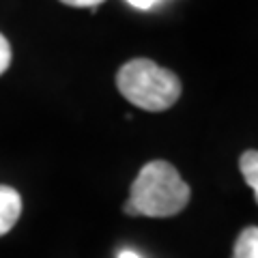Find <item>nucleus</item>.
<instances>
[{"label":"nucleus","mask_w":258,"mask_h":258,"mask_svg":"<svg viewBox=\"0 0 258 258\" xmlns=\"http://www.w3.org/2000/svg\"><path fill=\"white\" fill-rule=\"evenodd\" d=\"M191 198L189 185L181 179L176 168L168 161H149L132 183L129 200L123 211L127 215L172 217L187 207Z\"/></svg>","instance_id":"1"},{"label":"nucleus","mask_w":258,"mask_h":258,"mask_svg":"<svg viewBox=\"0 0 258 258\" xmlns=\"http://www.w3.org/2000/svg\"><path fill=\"white\" fill-rule=\"evenodd\" d=\"M116 86L129 103L147 112H164L181 97V80L149 58H134L116 74Z\"/></svg>","instance_id":"2"},{"label":"nucleus","mask_w":258,"mask_h":258,"mask_svg":"<svg viewBox=\"0 0 258 258\" xmlns=\"http://www.w3.org/2000/svg\"><path fill=\"white\" fill-rule=\"evenodd\" d=\"M22 215V198L9 185H0V237L7 235Z\"/></svg>","instance_id":"3"},{"label":"nucleus","mask_w":258,"mask_h":258,"mask_svg":"<svg viewBox=\"0 0 258 258\" xmlns=\"http://www.w3.org/2000/svg\"><path fill=\"white\" fill-rule=\"evenodd\" d=\"M232 258H258V228L249 226L239 235L235 249H232Z\"/></svg>","instance_id":"4"},{"label":"nucleus","mask_w":258,"mask_h":258,"mask_svg":"<svg viewBox=\"0 0 258 258\" xmlns=\"http://www.w3.org/2000/svg\"><path fill=\"white\" fill-rule=\"evenodd\" d=\"M239 170L243 174L245 183L252 187L254 196L258 198V153L254 149L245 151L243 155L239 157Z\"/></svg>","instance_id":"5"},{"label":"nucleus","mask_w":258,"mask_h":258,"mask_svg":"<svg viewBox=\"0 0 258 258\" xmlns=\"http://www.w3.org/2000/svg\"><path fill=\"white\" fill-rule=\"evenodd\" d=\"M9 64H11V45L7 41V37L0 32V76L9 69Z\"/></svg>","instance_id":"6"},{"label":"nucleus","mask_w":258,"mask_h":258,"mask_svg":"<svg viewBox=\"0 0 258 258\" xmlns=\"http://www.w3.org/2000/svg\"><path fill=\"white\" fill-rule=\"evenodd\" d=\"M60 3L67 5V7H78V9L86 7V9H93L95 11V7H99L103 0H60Z\"/></svg>","instance_id":"7"},{"label":"nucleus","mask_w":258,"mask_h":258,"mask_svg":"<svg viewBox=\"0 0 258 258\" xmlns=\"http://www.w3.org/2000/svg\"><path fill=\"white\" fill-rule=\"evenodd\" d=\"M132 7H136V9H140V11H147V9H151L153 5H157L159 0H127Z\"/></svg>","instance_id":"8"},{"label":"nucleus","mask_w":258,"mask_h":258,"mask_svg":"<svg viewBox=\"0 0 258 258\" xmlns=\"http://www.w3.org/2000/svg\"><path fill=\"white\" fill-rule=\"evenodd\" d=\"M118 258H142L140 254H136L134 249H123V252L118 254Z\"/></svg>","instance_id":"9"}]
</instances>
